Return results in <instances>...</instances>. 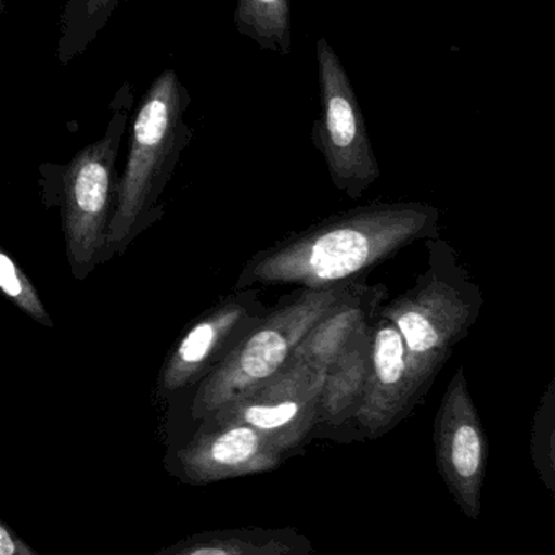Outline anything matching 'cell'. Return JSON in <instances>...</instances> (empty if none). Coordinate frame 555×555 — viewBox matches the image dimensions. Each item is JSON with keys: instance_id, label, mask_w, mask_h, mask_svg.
<instances>
[{"instance_id": "cell-1", "label": "cell", "mask_w": 555, "mask_h": 555, "mask_svg": "<svg viewBox=\"0 0 555 555\" xmlns=\"http://www.w3.org/2000/svg\"><path fill=\"white\" fill-rule=\"evenodd\" d=\"M440 210L401 201L356 207L294 233L256 253L243 268L236 291L253 285L334 287L391 258L418 240L438 238Z\"/></svg>"}, {"instance_id": "cell-2", "label": "cell", "mask_w": 555, "mask_h": 555, "mask_svg": "<svg viewBox=\"0 0 555 555\" xmlns=\"http://www.w3.org/2000/svg\"><path fill=\"white\" fill-rule=\"evenodd\" d=\"M428 269L414 287L378 313L401 334L415 398H422L450 357L479 318L482 295L467 272L457 264L447 242L427 240Z\"/></svg>"}, {"instance_id": "cell-3", "label": "cell", "mask_w": 555, "mask_h": 555, "mask_svg": "<svg viewBox=\"0 0 555 555\" xmlns=\"http://www.w3.org/2000/svg\"><path fill=\"white\" fill-rule=\"evenodd\" d=\"M190 96L175 70H165L149 89L132 128L128 164L116 190L108 248L119 251L144 225L186 144L183 115Z\"/></svg>"}, {"instance_id": "cell-4", "label": "cell", "mask_w": 555, "mask_h": 555, "mask_svg": "<svg viewBox=\"0 0 555 555\" xmlns=\"http://www.w3.org/2000/svg\"><path fill=\"white\" fill-rule=\"evenodd\" d=\"M357 281L330 288H301L291 300L266 311L238 344L201 379L194 396L193 417L204 421L245 392L271 378L288 360L307 331Z\"/></svg>"}, {"instance_id": "cell-5", "label": "cell", "mask_w": 555, "mask_h": 555, "mask_svg": "<svg viewBox=\"0 0 555 555\" xmlns=\"http://www.w3.org/2000/svg\"><path fill=\"white\" fill-rule=\"evenodd\" d=\"M317 60L321 112L311 139L334 186L350 199H359L378 181V158L346 67L324 37L317 41Z\"/></svg>"}, {"instance_id": "cell-6", "label": "cell", "mask_w": 555, "mask_h": 555, "mask_svg": "<svg viewBox=\"0 0 555 555\" xmlns=\"http://www.w3.org/2000/svg\"><path fill=\"white\" fill-rule=\"evenodd\" d=\"M125 115L115 131L76 155L64 175V232L70 269L87 278L108 248L113 170Z\"/></svg>"}, {"instance_id": "cell-7", "label": "cell", "mask_w": 555, "mask_h": 555, "mask_svg": "<svg viewBox=\"0 0 555 555\" xmlns=\"http://www.w3.org/2000/svg\"><path fill=\"white\" fill-rule=\"evenodd\" d=\"M324 373L326 366L291 359L271 378L204 421L243 422L295 453L318 427Z\"/></svg>"}, {"instance_id": "cell-8", "label": "cell", "mask_w": 555, "mask_h": 555, "mask_svg": "<svg viewBox=\"0 0 555 555\" xmlns=\"http://www.w3.org/2000/svg\"><path fill=\"white\" fill-rule=\"evenodd\" d=\"M434 443L438 470L454 502L467 518H479L489 447L461 366L438 405Z\"/></svg>"}, {"instance_id": "cell-9", "label": "cell", "mask_w": 555, "mask_h": 555, "mask_svg": "<svg viewBox=\"0 0 555 555\" xmlns=\"http://www.w3.org/2000/svg\"><path fill=\"white\" fill-rule=\"evenodd\" d=\"M287 450L251 425L203 421L193 440L178 453L181 473L191 483H210L278 469Z\"/></svg>"}, {"instance_id": "cell-10", "label": "cell", "mask_w": 555, "mask_h": 555, "mask_svg": "<svg viewBox=\"0 0 555 555\" xmlns=\"http://www.w3.org/2000/svg\"><path fill=\"white\" fill-rule=\"evenodd\" d=\"M264 304L253 288L238 294L204 314L181 337L162 372V389L173 392L203 379L266 313Z\"/></svg>"}, {"instance_id": "cell-11", "label": "cell", "mask_w": 555, "mask_h": 555, "mask_svg": "<svg viewBox=\"0 0 555 555\" xmlns=\"http://www.w3.org/2000/svg\"><path fill=\"white\" fill-rule=\"evenodd\" d=\"M415 402L401 334L388 318L376 311L372 320L369 379L352 421L365 437L376 440L401 424Z\"/></svg>"}, {"instance_id": "cell-12", "label": "cell", "mask_w": 555, "mask_h": 555, "mask_svg": "<svg viewBox=\"0 0 555 555\" xmlns=\"http://www.w3.org/2000/svg\"><path fill=\"white\" fill-rule=\"evenodd\" d=\"M386 297L385 285L357 282L349 294L337 300L301 337L292 359L327 366L344 349L363 324L369 323Z\"/></svg>"}, {"instance_id": "cell-13", "label": "cell", "mask_w": 555, "mask_h": 555, "mask_svg": "<svg viewBox=\"0 0 555 555\" xmlns=\"http://www.w3.org/2000/svg\"><path fill=\"white\" fill-rule=\"evenodd\" d=\"M372 320L360 327L346 349L326 366L318 409V427H339L352 421L372 363Z\"/></svg>"}, {"instance_id": "cell-14", "label": "cell", "mask_w": 555, "mask_h": 555, "mask_svg": "<svg viewBox=\"0 0 555 555\" xmlns=\"http://www.w3.org/2000/svg\"><path fill=\"white\" fill-rule=\"evenodd\" d=\"M311 542L292 528L220 529L190 535L160 555H307Z\"/></svg>"}, {"instance_id": "cell-15", "label": "cell", "mask_w": 555, "mask_h": 555, "mask_svg": "<svg viewBox=\"0 0 555 555\" xmlns=\"http://www.w3.org/2000/svg\"><path fill=\"white\" fill-rule=\"evenodd\" d=\"M235 27L262 50L287 56L292 51V0H236Z\"/></svg>"}, {"instance_id": "cell-16", "label": "cell", "mask_w": 555, "mask_h": 555, "mask_svg": "<svg viewBox=\"0 0 555 555\" xmlns=\"http://www.w3.org/2000/svg\"><path fill=\"white\" fill-rule=\"evenodd\" d=\"M0 292L25 314L34 318L37 323L53 327V321H51L37 288L24 274V271L15 264L14 259L2 248H0Z\"/></svg>"}, {"instance_id": "cell-17", "label": "cell", "mask_w": 555, "mask_h": 555, "mask_svg": "<svg viewBox=\"0 0 555 555\" xmlns=\"http://www.w3.org/2000/svg\"><path fill=\"white\" fill-rule=\"evenodd\" d=\"M0 555H37V551L0 519Z\"/></svg>"}, {"instance_id": "cell-18", "label": "cell", "mask_w": 555, "mask_h": 555, "mask_svg": "<svg viewBox=\"0 0 555 555\" xmlns=\"http://www.w3.org/2000/svg\"><path fill=\"white\" fill-rule=\"evenodd\" d=\"M87 2V15L93 17V15H99L100 12L105 11V9L109 8L113 0H86Z\"/></svg>"}]
</instances>
